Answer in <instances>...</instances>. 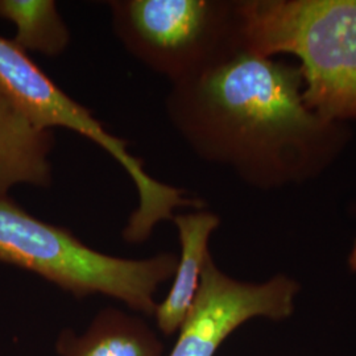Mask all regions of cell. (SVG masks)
Wrapping results in <instances>:
<instances>
[{"label": "cell", "mask_w": 356, "mask_h": 356, "mask_svg": "<svg viewBox=\"0 0 356 356\" xmlns=\"http://www.w3.org/2000/svg\"><path fill=\"white\" fill-rule=\"evenodd\" d=\"M301 73L241 51L172 86L165 113L201 152L248 165L266 141L316 126L300 97Z\"/></svg>", "instance_id": "6da1fadb"}, {"label": "cell", "mask_w": 356, "mask_h": 356, "mask_svg": "<svg viewBox=\"0 0 356 356\" xmlns=\"http://www.w3.org/2000/svg\"><path fill=\"white\" fill-rule=\"evenodd\" d=\"M177 260L170 252L147 259L103 254L70 229L42 222L0 195V263L29 270L76 298L102 294L153 317L156 294L173 279Z\"/></svg>", "instance_id": "7a4b0ae2"}, {"label": "cell", "mask_w": 356, "mask_h": 356, "mask_svg": "<svg viewBox=\"0 0 356 356\" xmlns=\"http://www.w3.org/2000/svg\"><path fill=\"white\" fill-rule=\"evenodd\" d=\"M243 51H286L304 64L302 101L323 118L356 115V0L243 1Z\"/></svg>", "instance_id": "3957f363"}, {"label": "cell", "mask_w": 356, "mask_h": 356, "mask_svg": "<svg viewBox=\"0 0 356 356\" xmlns=\"http://www.w3.org/2000/svg\"><path fill=\"white\" fill-rule=\"evenodd\" d=\"M0 88L35 127H61L94 141L108 153L134 182L139 204L128 218L123 239L131 244L147 242L161 222L172 220L175 210L201 207L186 191L151 177L144 161L128 151V141L108 132L89 108L60 89L13 40L0 35Z\"/></svg>", "instance_id": "277c9868"}, {"label": "cell", "mask_w": 356, "mask_h": 356, "mask_svg": "<svg viewBox=\"0 0 356 356\" xmlns=\"http://www.w3.org/2000/svg\"><path fill=\"white\" fill-rule=\"evenodd\" d=\"M115 36L154 73L179 83L229 60L226 8L202 0L107 1Z\"/></svg>", "instance_id": "5b68a950"}, {"label": "cell", "mask_w": 356, "mask_h": 356, "mask_svg": "<svg viewBox=\"0 0 356 356\" xmlns=\"http://www.w3.org/2000/svg\"><path fill=\"white\" fill-rule=\"evenodd\" d=\"M297 293V282L282 275L263 284L235 280L216 267L209 254L191 312L168 356H216L219 347L245 322L289 318Z\"/></svg>", "instance_id": "8992f818"}, {"label": "cell", "mask_w": 356, "mask_h": 356, "mask_svg": "<svg viewBox=\"0 0 356 356\" xmlns=\"http://www.w3.org/2000/svg\"><path fill=\"white\" fill-rule=\"evenodd\" d=\"M53 131L35 127L0 88V195L19 185L51 188Z\"/></svg>", "instance_id": "52a82bcc"}, {"label": "cell", "mask_w": 356, "mask_h": 356, "mask_svg": "<svg viewBox=\"0 0 356 356\" xmlns=\"http://www.w3.org/2000/svg\"><path fill=\"white\" fill-rule=\"evenodd\" d=\"M172 222L177 227L181 254L173 282L163 302L154 310V321L164 337L177 334L188 317L198 292L206 257L210 254L209 241L218 229L219 216L207 211L177 214Z\"/></svg>", "instance_id": "ba28073f"}, {"label": "cell", "mask_w": 356, "mask_h": 356, "mask_svg": "<svg viewBox=\"0 0 356 356\" xmlns=\"http://www.w3.org/2000/svg\"><path fill=\"white\" fill-rule=\"evenodd\" d=\"M60 356H163L164 344L138 313L106 307L82 334L61 331L56 343Z\"/></svg>", "instance_id": "9c48e42d"}, {"label": "cell", "mask_w": 356, "mask_h": 356, "mask_svg": "<svg viewBox=\"0 0 356 356\" xmlns=\"http://www.w3.org/2000/svg\"><path fill=\"white\" fill-rule=\"evenodd\" d=\"M0 17L15 26L13 44L26 53L57 57L70 45V29L53 0H0Z\"/></svg>", "instance_id": "30bf717a"}, {"label": "cell", "mask_w": 356, "mask_h": 356, "mask_svg": "<svg viewBox=\"0 0 356 356\" xmlns=\"http://www.w3.org/2000/svg\"><path fill=\"white\" fill-rule=\"evenodd\" d=\"M350 263H351V267H353V269H356V244L355 248H354V251H353V254H351V260H350Z\"/></svg>", "instance_id": "8fae6325"}]
</instances>
